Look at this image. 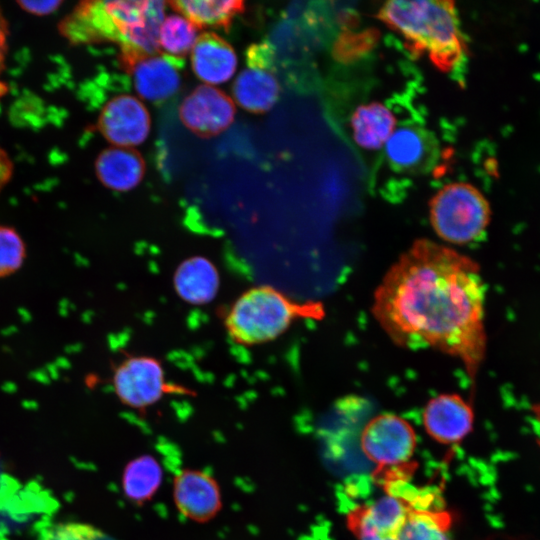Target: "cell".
<instances>
[{
  "label": "cell",
  "instance_id": "obj_17",
  "mask_svg": "<svg viewBox=\"0 0 540 540\" xmlns=\"http://www.w3.org/2000/svg\"><path fill=\"white\" fill-rule=\"evenodd\" d=\"M177 295L186 303L203 305L210 303L220 287L217 268L204 256H192L183 260L173 275Z\"/></svg>",
  "mask_w": 540,
  "mask_h": 540
},
{
  "label": "cell",
  "instance_id": "obj_6",
  "mask_svg": "<svg viewBox=\"0 0 540 540\" xmlns=\"http://www.w3.org/2000/svg\"><path fill=\"white\" fill-rule=\"evenodd\" d=\"M112 386L122 404L142 412L165 395L194 394L182 385L168 382L161 361L147 355H129L115 365Z\"/></svg>",
  "mask_w": 540,
  "mask_h": 540
},
{
  "label": "cell",
  "instance_id": "obj_7",
  "mask_svg": "<svg viewBox=\"0 0 540 540\" xmlns=\"http://www.w3.org/2000/svg\"><path fill=\"white\" fill-rule=\"evenodd\" d=\"M417 444L416 433L404 418L383 413L363 428L360 445L365 456L380 467L406 464Z\"/></svg>",
  "mask_w": 540,
  "mask_h": 540
},
{
  "label": "cell",
  "instance_id": "obj_23",
  "mask_svg": "<svg viewBox=\"0 0 540 540\" xmlns=\"http://www.w3.org/2000/svg\"><path fill=\"white\" fill-rule=\"evenodd\" d=\"M197 27L186 17L173 14L164 18L159 32V47L169 56L184 57L198 38Z\"/></svg>",
  "mask_w": 540,
  "mask_h": 540
},
{
  "label": "cell",
  "instance_id": "obj_16",
  "mask_svg": "<svg viewBox=\"0 0 540 540\" xmlns=\"http://www.w3.org/2000/svg\"><path fill=\"white\" fill-rule=\"evenodd\" d=\"M235 101L246 111L264 113L276 103L280 85L272 72L271 63L248 62L232 87Z\"/></svg>",
  "mask_w": 540,
  "mask_h": 540
},
{
  "label": "cell",
  "instance_id": "obj_15",
  "mask_svg": "<svg viewBox=\"0 0 540 540\" xmlns=\"http://www.w3.org/2000/svg\"><path fill=\"white\" fill-rule=\"evenodd\" d=\"M192 69L206 85L227 82L237 68V55L233 47L215 33L198 36L191 52Z\"/></svg>",
  "mask_w": 540,
  "mask_h": 540
},
{
  "label": "cell",
  "instance_id": "obj_1",
  "mask_svg": "<svg viewBox=\"0 0 540 540\" xmlns=\"http://www.w3.org/2000/svg\"><path fill=\"white\" fill-rule=\"evenodd\" d=\"M485 292L478 263L424 238L387 270L371 311L395 344L457 358L474 380L486 352Z\"/></svg>",
  "mask_w": 540,
  "mask_h": 540
},
{
  "label": "cell",
  "instance_id": "obj_9",
  "mask_svg": "<svg viewBox=\"0 0 540 540\" xmlns=\"http://www.w3.org/2000/svg\"><path fill=\"white\" fill-rule=\"evenodd\" d=\"M412 509L404 498L388 494L352 510L347 525L356 540H398Z\"/></svg>",
  "mask_w": 540,
  "mask_h": 540
},
{
  "label": "cell",
  "instance_id": "obj_11",
  "mask_svg": "<svg viewBox=\"0 0 540 540\" xmlns=\"http://www.w3.org/2000/svg\"><path fill=\"white\" fill-rule=\"evenodd\" d=\"M173 500L180 514L197 523L212 520L222 508L218 482L210 473L199 469H184L176 474Z\"/></svg>",
  "mask_w": 540,
  "mask_h": 540
},
{
  "label": "cell",
  "instance_id": "obj_2",
  "mask_svg": "<svg viewBox=\"0 0 540 540\" xmlns=\"http://www.w3.org/2000/svg\"><path fill=\"white\" fill-rule=\"evenodd\" d=\"M163 1L82 2L61 24L63 35L73 42L112 40L120 44L122 66L159 50L164 20Z\"/></svg>",
  "mask_w": 540,
  "mask_h": 540
},
{
  "label": "cell",
  "instance_id": "obj_8",
  "mask_svg": "<svg viewBox=\"0 0 540 540\" xmlns=\"http://www.w3.org/2000/svg\"><path fill=\"white\" fill-rule=\"evenodd\" d=\"M235 112L234 102L227 94L206 84L195 88L179 107L182 123L202 138L225 131L232 124Z\"/></svg>",
  "mask_w": 540,
  "mask_h": 540
},
{
  "label": "cell",
  "instance_id": "obj_10",
  "mask_svg": "<svg viewBox=\"0 0 540 540\" xmlns=\"http://www.w3.org/2000/svg\"><path fill=\"white\" fill-rule=\"evenodd\" d=\"M98 130L116 147L131 148L143 143L149 135L151 120L145 105L132 95H118L103 107Z\"/></svg>",
  "mask_w": 540,
  "mask_h": 540
},
{
  "label": "cell",
  "instance_id": "obj_4",
  "mask_svg": "<svg viewBox=\"0 0 540 540\" xmlns=\"http://www.w3.org/2000/svg\"><path fill=\"white\" fill-rule=\"evenodd\" d=\"M320 302H297L268 285L243 292L224 316V326L237 344L253 346L275 340L298 319L324 317Z\"/></svg>",
  "mask_w": 540,
  "mask_h": 540
},
{
  "label": "cell",
  "instance_id": "obj_26",
  "mask_svg": "<svg viewBox=\"0 0 540 540\" xmlns=\"http://www.w3.org/2000/svg\"><path fill=\"white\" fill-rule=\"evenodd\" d=\"M8 24L0 8V74L5 66V59L8 49Z\"/></svg>",
  "mask_w": 540,
  "mask_h": 540
},
{
  "label": "cell",
  "instance_id": "obj_25",
  "mask_svg": "<svg viewBox=\"0 0 540 540\" xmlns=\"http://www.w3.org/2000/svg\"><path fill=\"white\" fill-rule=\"evenodd\" d=\"M62 3L61 0L17 1V4L24 11L36 16L50 15L59 9Z\"/></svg>",
  "mask_w": 540,
  "mask_h": 540
},
{
  "label": "cell",
  "instance_id": "obj_24",
  "mask_svg": "<svg viewBox=\"0 0 540 540\" xmlns=\"http://www.w3.org/2000/svg\"><path fill=\"white\" fill-rule=\"evenodd\" d=\"M25 244L11 227L0 225V278L15 273L23 264Z\"/></svg>",
  "mask_w": 540,
  "mask_h": 540
},
{
  "label": "cell",
  "instance_id": "obj_13",
  "mask_svg": "<svg viewBox=\"0 0 540 540\" xmlns=\"http://www.w3.org/2000/svg\"><path fill=\"white\" fill-rule=\"evenodd\" d=\"M183 61L165 54H153L136 59L124 69L133 77L138 95L151 102L173 96L181 86Z\"/></svg>",
  "mask_w": 540,
  "mask_h": 540
},
{
  "label": "cell",
  "instance_id": "obj_27",
  "mask_svg": "<svg viewBox=\"0 0 540 540\" xmlns=\"http://www.w3.org/2000/svg\"><path fill=\"white\" fill-rule=\"evenodd\" d=\"M12 173V161L6 151L0 147V192L10 180Z\"/></svg>",
  "mask_w": 540,
  "mask_h": 540
},
{
  "label": "cell",
  "instance_id": "obj_22",
  "mask_svg": "<svg viewBox=\"0 0 540 540\" xmlns=\"http://www.w3.org/2000/svg\"><path fill=\"white\" fill-rule=\"evenodd\" d=\"M451 522L447 511L413 508L398 540H450Z\"/></svg>",
  "mask_w": 540,
  "mask_h": 540
},
{
  "label": "cell",
  "instance_id": "obj_21",
  "mask_svg": "<svg viewBox=\"0 0 540 540\" xmlns=\"http://www.w3.org/2000/svg\"><path fill=\"white\" fill-rule=\"evenodd\" d=\"M169 4L197 28H228L233 18L245 9L242 1L191 0L172 1Z\"/></svg>",
  "mask_w": 540,
  "mask_h": 540
},
{
  "label": "cell",
  "instance_id": "obj_14",
  "mask_svg": "<svg viewBox=\"0 0 540 540\" xmlns=\"http://www.w3.org/2000/svg\"><path fill=\"white\" fill-rule=\"evenodd\" d=\"M437 143L424 128L404 126L393 131L386 141L385 156L399 172L426 171L435 160Z\"/></svg>",
  "mask_w": 540,
  "mask_h": 540
},
{
  "label": "cell",
  "instance_id": "obj_19",
  "mask_svg": "<svg viewBox=\"0 0 540 540\" xmlns=\"http://www.w3.org/2000/svg\"><path fill=\"white\" fill-rule=\"evenodd\" d=\"M396 120L392 112L379 102L360 105L351 117L355 142L365 149H378L391 136Z\"/></svg>",
  "mask_w": 540,
  "mask_h": 540
},
{
  "label": "cell",
  "instance_id": "obj_12",
  "mask_svg": "<svg viewBox=\"0 0 540 540\" xmlns=\"http://www.w3.org/2000/svg\"><path fill=\"white\" fill-rule=\"evenodd\" d=\"M423 426L427 434L441 444L462 441L473 428L472 406L456 393H444L430 399L423 410Z\"/></svg>",
  "mask_w": 540,
  "mask_h": 540
},
{
  "label": "cell",
  "instance_id": "obj_18",
  "mask_svg": "<svg viewBox=\"0 0 540 540\" xmlns=\"http://www.w3.org/2000/svg\"><path fill=\"white\" fill-rule=\"evenodd\" d=\"M100 182L114 191L125 192L135 188L143 179L145 163L132 148L110 147L102 151L95 162Z\"/></svg>",
  "mask_w": 540,
  "mask_h": 540
},
{
  "label": "cell",
  "instance_id": "obj_5",
  "mask_svg": "<svg viewBox=\"0 0 540 540\" xmlns=\"http://www.w3.org/2000/svg\"><path fill=\"white\" fill-rule=\"evenodd\" d=\"M430 222L435 233L452 244L479 240L491 218L484 195L473 185L456 182L444 186L429 203Z\"/></svg>",
  "mask_w": 540,
  "mask_h": 540
},
{
  "label": "cell",
  "instance_id": "obj_3",
  "mask_svg": "<svg viewBox=\"0 0 540 540\" xmlns=\"http://www.w3.org/2000/svg\"><path fill=\"white\" fill-rule=\"evenodd\" d=\"M377 17L404 38L412 53L427 55L442 71L452 70L465 55V40L452 1H389Z\"/></svg>",
  "mask_w": 540,
  "mask_h": 540
},
{
  "label": "cell",
  "instance_id": "obj_20",
  "mask_svg": "<svg viewBox=\"0 0 540 540\" xmlns=\"http://www.w3.org/2000/svg\"><path fill=\"white\" fill-rule=\"evenodd\" d=\"M160 463L151 455L138 456L127 463L122 474V490L136 504L150 500L162 482Z\"/></svg>",
  "mask_w": 540,
  "mask_h": 540
}]
</instances>
